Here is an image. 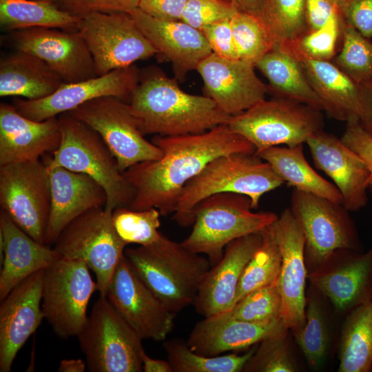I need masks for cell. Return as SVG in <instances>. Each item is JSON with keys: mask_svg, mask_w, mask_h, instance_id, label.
Masks as SVG:
<instances>
[{"mask_svg": "<svg viewBox=\"0 0 372 372\" xmlns=\"http://www.w3.org/2000/svg\"><path fill=\"white\" fill-rule=\"evenodd\" d=\"M152 142L161 149L162 156L139 163L123 172L135 192L127 207L156 208L162 216L174 212L185 184L209 162L223 155L256 152L250 142L233 132L227 125L201 134L156 135Z\"/></svg>", "mask_w": 372, "mask_h": 372, "instance_id": "cell-1", "label": "cell"}, {"mask_svg": "<svg viewBox=\"0 0 372 372\" xmlns=\"http://www.w3.org/2000/svg\"><path fill=\"white\" fill-rule=\"evenodd\" d=\"M128 103L144 136L201 134L227 125L232 117L209 97L185 92L157 69L141 74Z\"/></svg>", "mask_w": 372, "mask_h": 372, "instance_id": "cell-2", "label": "cell"}, {"mask_svg": "<svg viewBox=\"0 0 372 372\" xmlns=\"http://www.w3.org/2000/svg\"><path fill=\"white\" fill-rule=\"evenodd\" d=\"M124 254L141 279L175 313L194 303L212 266L206 256L162 234L152 245L126 247Z\"/></svg>", "mask_w": 372, "mask_h": 372, "instance_id": "cell-3", "label": "cell"}, {"mask_svg": "<svg viewBox=\"0 0 372 372\" xmlns=\"http://www.w3.org/2000/svg\"><path fill=\"white\" fill-rule=\"evenodd\" d=\"M284 183L272 167L255 153L223 155L209 162L185 184L173 218L183 227L193 225L196 206L219 193L245 195L250 198L252 208L257 209L265 194Z\"/></svg>", "mask_w": 372, "mask_h": 372, "instance_id": "cell-4", "label": "cell"}, {"mask_svg": "<svg viewBox=\"0 0 372 372\" xmlns=\"http://www.w3.org/2000/svg\"><path fill=\"white\" fill-rule=\"evenodd\" d=\"M58 119L61 138L52 156L45 162L48 169L61 167L93 178L105 191L104 208L108 211L129 207L134 189L101 136L68 112L59 115Z\"/></svg>", "mask_w": 372, "mask_h": 372, "instance_id": "cell-5", "label": "cell"}, {"mask_svg": "<svg viewBox=\"0 0 372 372\" xmlns=\"http://www.w3.org/2000/svg\"><path fill=\"white\" fill-rule=\"evenodd\" d=\"M252 209L250 198L243 194L210 196L194 208L192 230L181 244L192 252L205 255L214 265L222 258L229 243L262 231L278 217L273 212Z\"/></svg>", "mask_w": 372, "mask_h": 372, "instance_id": "cell-6", "label": "cell"}, {"mask_svg": "<svg viewBox=\"0 0 372 372\" xmlns=\"http://www.w3.org/2000/svg\"><path fill=\"white\" fill-rule=\"evenodd\" d=\"M321 110L287 99H264L232 116L227 124L250 142L258 153L280 146L303 144L324 125Z\"/></svg>", "mask_w": 372, "mask_h": 372, "instance_id": "cell-7", "label": "cell"}, {"mask_svg": "<svg viewBox=\"0 0 372 372\" xmlns=\"http://www.w3.org/2000/svg\"><path fill=\"white\" fill-rule=\"evenodd\" d=\"M90 372L143 371V339L121 317L106 296H99L76 336Z\"/></svg>", "mask_w": 372, "mask_h": 372, "instance_id": "cell-8", "label": "cell"}, {"mask_svg": "<svg viewBox=\"0 0 372 372\" xmlns=\"http://www.w3.org/2000/svg\"><path fill=\"white\" fill-rule=\"evenodd\" d=\"M112 214L104 207L85 212L65 227L53 247L62 258L83 261L103 296L127 246L116 233Z\"/></svg>", "mask_w": 372, "mask_h": 372, "instance_id": "cell-9", "label": "cell"}, {"mask_svg": "<svg viewBox=\"0 0 372 372\" xmlns=\"http://www.w3.org/2000/svg\"><path fill=\"white\" fill-rule=\"evenodd\" d=\"M289 208L304 236L308 273L337 250H360L355 224L342 204L293 189Z\"/></svg>", "mask_w": 372, "mask_h": 372, "instance_id": "cell-10", "label": "cell"}, {"mask_svg": "<svg viewBox=\"0 0 372 372\" xmlns=\"http://www.w3.org/2000/svg\"><path fill=\"white\" fill-rule=\"evenodd\" d=\"M90 271L83 261L62 257L45 269L42 309L62 339L76 337L87 320L90 300L98 291Z\"/></svg>", "mask_w": 372, "mask_h": 372, "instance_id": "cell-11", "label": "cell"}, {"mask_svg": "<svg viewBox=\"0 0 372 372\" xmlns=\"http://www.w3.org/2000/svg\"><path fill=\"white\" fill-rule=\"evenodd\" d=\"M51 205L50 172L39 160L0 165V205L12 221L45 244Z\"/></svg>", "mask_w": 372, "mask_h": 372, "instance_id": "cell-12", "label": "cell"}, {"mask_svg": "<svg viewBox=\"0 0 372 372\" xmlns=\"http://www.w3.org/2000/svg\"><path fill=\"white\" fill-rule=\"evenodd\" d=\"M68 113L101 136L122 173L139 163L155 161L163 155L158 147L145 138L125 101L114 96L100 97Z\"/></svg>", "mask_w": 372, "mask_h": 372, "instance_id": "cell-13", "label": "cell"}, {"mask_svg": "<svg viewBox=\"0 0 372 372\" xmlns=\"http://www.w3.org/2000/svg\"><path fill=\"white\" fill-rule=\"evenodd\" d=\"M78 30L91 52L96 76L158 54L130 13L94 12L81 19Z\"/></svg>", "mask_w": 372, "mask_h": 372, "instance_id": "cell-14", "label": "cell"}, {"mask_svg": "<svg viewBox=\"0 0 372 372\" xmlns=\"http://www.w3.org/2000/svg\"><path fill=\"white\" fill-rule=\"evenodd\" d=\"M105 296L143 340L165 341L172 332L176 313L169 311L141 279L125 254Z\"/></svg>", "mask_w": 372, "mask_h": 372, "instance_id": "cell-15", "label": "cell"}, {"mask_svg": "<svg viewBox=\"0 0 372 372\" xmlns=\"http://www.w3.org/2000/svg\"><path fill=\"white\" fill-rule=\"evenodd\" d=\"M16 50L43 60L65 83L96 76L91 52L79 30L32 28L10 32Z\"/></svg>", "mask_w": 372, "mask_h": 372, "instance_id": "cell-16", "label": "cell"}, {"mask_svg": "<svg viewBox=\"0 0 372 372\" xmlns=\"http://www.w3.org/2000/svg\"><path fill=\"white\" fill-rule=\"evenodd\" d=\"M281 255L278 287L282 298L281 318L294 333L305 323V292L308 271L304 258L305 240L289 207L268 227Z\"/></svg>", "mask_w": 372, "mask_h": 372, "instance_id": "cell-17", "label": "cell"}, {"mask_svg": "<svg viewBox=\"0 0 372 372\" xmlns=\"http://www.w3.org/2000/svg\"><path fill=\"white\" fill-rule=\"evenodd\" d=\"M141 74L140 70L132 65L84 81L64 83L56 92L42 99L15 97L13 105L24 116L42 121L100 97L114 96L128 103Z\"/></svg>", "mask_w": 372, "mask_h": 372, "instance_id": "cell-18", "label": "cell"}, {"mask_svg": "<svg viewBox=\"0 0 372 372\" xmlns=\"http://www.w3.org/2000/svg\"><path fill=\"white\" fill-rule=\"evenodd\" d=\"M255 66L211 52L196 70L203 79L204 95L224 112L234 116L266 99L268 85L257 76Z\"/></svg>", "mask_w": 372, "mask_h": 372, "instance_id": "cell-19", "label": "cell"}, {"mask_svg": "<svg viewBox=\"0 0 372 372\" xmlns=\"http://www.w3.org/2000/svg\"><path fill=\"white\" fill-rule=\"evenodd\" d=\"M308 280L339 311H349L370 299L372 247L364 253L351 249L333 252Z\"/></svg>", "mask_w": 372, "mask_h": 372, "instance_id": "cell-20", "label": "cell"}, {"mask_svg": "<svg viewBox=\"0 0 372 372\" xmlns=\"http://www.w3.org/2000/svg\"><path fill=\"white\" fill-rule=\"evenodd\" d=\"M45 269L30 275L1 300L0 371L10 372L23 344L45 318L42 291Z\"/></svg>", "mask_w": 372, "mask_h": 372, "instance_id": "cell-21", "label": "cell"}, {"mask_svg": "<svg viewBox=\"0 0 372 372\" xmlns=\"http://www.w3.org/2000/svg\"><path fill=\"white\" fill-rule=\"evenodd\" d=\"M315 166L333 182L342 197V205L349 211L366 206L370 171L364 161L340 138L323 130L306 142Z\"/></svg>", "mask_w": 372, "mask_h": 372, "instance_id": "cell-22", "label": "cell"}, {"mask_svg": "<svg viewBox=\"0 0 372 372\" xmlns=\"http://www.w3.org/2000/svg\"><path fill=\"white\" fill-rule=\"evenodd\" d=\"M262 242V231L229 243L222 258L203 279L194 305L203 317L230 311L235 304L238 286L247 262Z\"/></svg>", "mask_w": 372, "mask_h": 372, "instance_id": "cell-23", "label": "cell"}, {"mask_svg": "<svg viewBox=\"0 0 372 372\" xmlns=\"http://www.w3.org/2000/svg\"><path fill=\"white\" fill-rule=\"evenodd\" d=\"M130 14L158 53L172 63L180 80L212 52L202 32L181 20L159 19L138 8Z\"/></svg>", "mask_w": 372, "mask_h": 372, "instance_id": "cell-24", "label": "cell"}, {"mask_svg": "<svg viewBox=\"0 0 372 372\" xmlns=\"http://www.w3.org/2000/svg\"><path fill=\"white\" fill-rule=\"evenodd\" d=\"M61 138L57 116L30 119L12 104H0V165L39 160L54 152Z\"/></svg>", "mask_w": 372, "mask_h": 372, "instance_id": "cell-25", "label": "cell"}, {"mask_svg": "<svg viewBox=\"0 0 372 372\" xmlns=\"http://www.w3.org/2000/svg\"><path fill=\"white\" fill-rule=\"evenodd\" d=\"M51 205L45 244L54 245L61 231L77 217L105 207L104 189L89 176L61 167L49 169Z\"/></svg>", "mask_w": 372, "mask_h": 372, "instance_id": "cell-26", "label": "cell"}, {"mask_svg": "<svg viewBox=\"0 0 372 372\" xmlns=\"http://www.w3.org/2000/svg\"><path fill=\"white\" fill-rule=\"evenodd\" d=\"M285 329H288L282 319L251 322L234 318L226 311L204 317L196 324L186 342L197 353L216 356L251 347Z\"/></svg>", "mask_w": 372, "mask_h": 372, "instance_id": "cell-27", "label": "cell"}, {"mask_svg": "<svg viewBox=\"0 0 372 372\" xmlns=\"http://www.w3.org/2000/svg\"><path fill=\"white\" fill-rule=\"evenodd\" d=\"M0 234L4 256L0 273V300L23 280L45 269L61 256L49 246L37 242L0 211Z\"/></svg>", "mask_w": 372, "mask_h": 372, "instance_id": "cell-28", "label": "cell"}, {"mask_svg": "<svg viewBox=\"0 0 372 372\" xmlns=\"http://www.w3.org/2000/svg\"><path fill=\"white\" fill-rule=\"evenodd\" d=\"M294 54L299 59L312 88L320 98L323 110L338 121L346 123L358 121L359 85L330 61L317 60Z\"/></svg>", "mask_w": 372, "mask_h": 372, "instance_id": "cell-29", "label": "cell"}, {"mask_svg": "<svg viewBox=\"0 0 372 372\" xmlns=\"http://www.w3.org/2000/svg\"><path fill=\"white\" fill-rule=\"evenodd\" d=\"M64 83L46 63L31 54L16 50L0 60V96L27 100L44 99Z\"/></svg>", "mask_w": 372, "mask_h": 372, "instance_id": "cell-30", "label": "cell"}, {"mask_svg": "<svg viewBox=\"0 0 372 372\" xmlns=\"http://www.w3.org/2000/svg\"><path fill=\"white\" fill-rule=\"evenodd\" d=\"M269 82V92L323 110L320 98L312 88L302 64L285 45L275 44L255 65Z\"/></svg>", "mask_w": 372, "mask_h": 372, "instance_id": "cell-31", "label": "cell"}, {"mask_svg": "<svg viewBox=\"0 0 372 372\" xmlns=\"http://www.w3.org/2000/svg\"><path fill=\"white\" fill-rule=\"evenodd\" d=\"M267 162L288 185L342 205L335 185L319 175L307 161L303 144L296 147L275 146L255 153Z\"/></svg>", "mask_w": 372, "mask_h": 372, "instance_id": "cell-32", "label": "cell"}, {"mask_svg": "<svg viewBox=\"0 0 372 372\" xmlns=\"http://www.w3.org/2000/svg\"><path fill=\"white\" fill-rule=\"evenodd\" d=\"M339 372L372 369V301L369 299L349 311L339 344Z\"/></svg>", "mask_w": 372, "mask_h": 372, "instance_id": "cell-33", "label": "cell"}, {"mask_svg": "<svg viewBox=\"0 0 372 372\" xmlns=\"http://www.w3.org/2000/svg\"><path fill=\"white\" fill-rule=\"evenodd\" d=\"M81 21L56 3L38 0H0L1 27L10 32L32 28L78 30Z\"/></svg>", "mask_w": 372, "mask_h": 372, "instance_id": "cell-34", "label": "cell"}, {"mask_svg": "<svg viewBox=\"0 0 372 372\" xmlns=\"http://www.w3.org/2000/svg\"><path fill=\"white\" fill-rule=\"evenodd\" d=\"M163 346L173 372H242L256 348L254 345L243 354L207 356L193 351L180 339L164 341Z\"/></svg>", "mask_w": 372, "mask_h": 372, "instance_id": "cell-35", "label": "cell"}, {"mask_svg": "<svg viewBox=\"0 0 372 372\" xmlns=\"http://www.w3.org/2000/svg\"><path fill=\"white\" fill-rule=\"evenodd\" d=\"M262 234V242L242 272L235 304L254 291L278 283L282 261L279 247L268 227Z\"/></svg>", "mask_w": 372, "mask_h": 372, "instance_id": "cell-36", "label": "cell"}, {"mask_svg": "<svg viewBox=\"0 0 372 372\" xmlns=\"http://www.w3.org/2000/svg\"><path fill=\"white\" fill-rule=\"evenodd\" d=\"M260 19L274 44L290 45L308 31L305 0H264Z\"/></svg>", "mask_w": 372, "mask_h": 372, "instance_id": "cell-37", "label": "cell"}, {"mask_svg": "<svg viewBox=\"0 0 372 372\" xmlns=\"http://www.w3.org/2000/svg\"><path fill=\"white\" fill-rule=\"evenodd\" d=\"M311 287L307 296L305 323L293 335L309 364L318 369L326 358L329 333L324 308Z\"/></svg>", "mask_w": 372, "mask_h": 372, "instance_id": "cell-38", "label": "cell"}, {"mask_svg": "<svg viewBox=\"0 0 372 372\" xmlns=\"http://www.w3.org/2000/svg\"><path fill=\"white\" fill-rule=\"evenodd\" d=\"M231 30L238 59L256 63L275 45L261 19L245 12L238 11L231 18Z\"/></svg>", "mask_w": 372, "mask_h": 372, "instance_id": "cell-39", "label": "cell"}, {"mask_svg": "<svg viewBox=\"0 0 372 372\" xmlns=\"http://www.w3.org/2000/svg\"><path fill=\"white\" fill-rule=\"evenodd\" d=\"M342 45L333 63L356 83L372 79V43L346 21Z\"/></svg>", "mask_w": 372, "mask_h": 372, "instance_id": "cell-40", "label": "cell"}, {"mask_svg": "<svg viewBox=\"0 0 372 372\" xmlns=\"http://www.w3.org/2000/svg\"><path fill=\"white\" fill-rule=\"evenodd\" d=\"M160 211L156 208L135 210L121 207L112 211V223L119 237L128 245L147 246L156 242L161 233Z\"/></svg>", "mask_w": 372, "mask_h": 372, "instance_id": "cell-41", "label": "cell"}, {"mask_svg": "<svg viewBox=\"0 0 372 372\" xmlns=\"http://www.w3.org/2000/svg\"><path fill=\"white\" fill-rule=\"evenodd\" d=\"M298 371L289 340V330L275 333L258 343L242 372H295Z\"/></svg>", "mask_w": 372, "mask_h": 372, "instance_id": "cell-42", "label": "cell"}, {"mask_svg": "<svg viewBox=\"0 0 372 372\" xmlns=\"http://www.w3.org/2000/svg\"><path fill=\"white\" fill-rule=\"evenodd\" d=\"M282 298L278 283L260 288L238 300L229 311L236 319L256 323L281 318Z\"/></svg>", "mask_w": 372, "mask_h": 372, "instance_id": "cell-43", "label": "cell"}, {"mask_svg": "<svg viewBox=\"0 0 372 372\" xmlns=\"http://www.w3.org/2000/svg\"><path fill=\"white\" fill-rule=\"evenodd\" d=\"M344 23L342 11H338L323 26L307 31L287 46L309 58L330 61L335 56L336 43Z\"/></svg>", "mask_w": 372, "mask_h": 372, "instance_id": "cell-44", "label": "cell"}, {"mask_svg": "<svg viewBox=\"0 0 372 372\" xmlns=\"http://www.w3.org/2000/svg\"><path fill=\"white\" fill-rule=\"evenodd\" d=\"M238 11L229 0H187L180 20L201 30L215 22L231 19Z\"/></svg>", "mask_w": 372, "mask_h": 372, "instance_id": "cell-45", "label": "cell"}, {"mask_svg": "<svg viewBox=\"0 0 372 372\" xmlns=\"http://www.w3.org/2000/svg\"><path fill=\"white\" fill-rule=\"evenodd\" d=\"M139 0H60L57 5L83 19L94 12H127L138 8Z\"/></svg>", "mask_w": 372, "mask_h": 372, "instance_id": "cell-46", "label": "cell"}, {"mask_svg": "<svg viewBox=\"0 0 372 372\" xmlns=\"http://www.w3.org/2000/svg\"><path fill=\"white\" fill-rule=\"evenodd\" d=\"M200 30L213 53L225 59H238L234 43L231 19L215 22Z\"/></svg>", "mask_w": 372, "mask_h": 372, "instance_id": "cell-47", "label": "cell"}, {"mask_svg": "<svg viewBox=\"0 0 372 372\" xmlns=\"http://www.w3.org/2000/svg\"><path fill=\"white\" fill-rule=\"evenodd\" d=\"M341 141L358 154L370 171L369 189L372 193V137L359 125L358 121L347 123Z\"/></svg>", "mask_w": 372, "mask_h": 372, "instance_id": "cell-48", "label": "cell"}, {"mask_svg": "<svg viewBox=\"0 0 372 372\" xmlns=\"http://www.w3.org/2000/svg\"><path fill=\"white\" fill-rule=\"evenodd\" d=\"M342 13L348 24L366 38L372 37V0H350Z\"/></svg>", "mask_w": 372, "mask_h": 372, "instance_id": "cell-49", "label": "cell"}, {"mask_svg": "<svg viewBox=\"0 0 372 372\" xmlns=\"http://www.w3.org/2000/svg\"><path fill=\"white\" fill-rule=\"evenodd\" d=\"M187 0H139L138 7L147 14L163 20H180Z\"/></svg>", "mask_w": 372, "mask_h": 372, "instance_id": "cell-50", "label": "cell"}, {"mask_svg": "<svg viewBox=\"0 0 372 372\" xmlns=\"http://www.w3.org/2000/svg\"><path fill=\"white\" fill-rule=\"evenodd\" d=\"M341 10L328 0H305V17L308 31L323 26Z\"/></svg>", "mask_w": 372, "mask_h": 372, "instance_id": "cell-51", "label": "cell"}, {"mask_svg": "<svg viewBox=\"0 0 372 372\" xmlns=\"http://www.w3.org/2000/svg\"><path fill=\"white\" fill-rule=\"evenodd\" d=\"M358 122L372 137V79L359 84Z\"/></svg>", "mask_w": 372, "mask_h": 372, "instance_id": "cell-52", "label": "cell"}, {"mask_svg": "<svg viewBox=\"0 0 372 372\" xmlns=\"http://www.w3.org/2000/svg\"><path fill=\"white\" fill-rule=\"evenodd\" d=\"M143 371L145 372H173L168 360L154 359L149 357L144 351L141 355Z\"/></svg>", "mask_w": 372, "mask_h": 372, "instance_id": "cell-53", "label": "cell"}, {"mask_svg": "<svg viewBox=\"0 0 372 372\" xmlns=\"http://www.w3.org/2000/svg\"><path fill=\"white\" fill-rule=\"evenodd\" d=\"M242 12L260 17L264 0H229Z\"/></svg>", "mask_w": 372, "mask_h": 372, "instance_id": "cell-54", "label": "cell"}, {"mask_svg": "<svg viewBox=\"0 0 372 372\" xmlns=\"http://www.w3.org/2000/svg\"><path fill=\"white\" fill-rule=\"evenodd\" d=\"M87 368L86 362L81 359H65L59 364V372H83Z\"/></svg>", "mask_w": 372, "mask_h": 372, "instance_id": "cell-55", "label": "cell"}, {"mask_svg": "<svg viewBox=\"0 0 372 372\" xmlns=\"http://www.w3.org/2000/svg\"><path fill=\"white\" fill-rule=\"evenodd\" d=\"M342 10L347 6L350 0H328Z\"/></svg>", "mask_w": 372, "mask_h": 372, "instance_id": "cell-56", "label": "cell"}, {"mask_svg": "<svg viewBox=\"0 0 372 372\" xmlns=\"http://www.w3.org/2000/svg\"><path fill=\"white\" fill-rule=\"evenodd\" d=\"M38 1H47V2H50V3H54L57 4L60 0H38Z\"/></svg>", "mask_w": 372, "mask_h": 372, "instance_id": "cell-57", "label": "cell"}, {"mask_svg": "<svg viewBox=\"0 0 372 372\" xmlns=\"http://www.w3.org/2000/svg\"><path fill=\"white\" fill-rule=\"evenodd\" d=\"M370 300L372 301V287H371V291Z\"/></svg>", "mask_w": 372, "mask_h": 372, "instance_id": "cell-58", "label": "cell"}]
</instances>
